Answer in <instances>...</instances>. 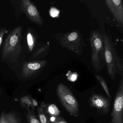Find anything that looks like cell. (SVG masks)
I'll use <instances>...</instances> for the list:
<instances>
[{
  "instance_id": "cell-1",
  "label": "cell",
  "mask_w": 123,
  "mask_h": 123,
  "mask_svg": "<svg viewBox=\"0 0 123 123\" xmlns=\"http://www.w3.org/2000/svg\"><path fill=\"white\" fill-rule=\"evenodd\" d=\"M22 27H16L10 33L5 42L2 51V59L11 63L17 62L22 50L21 39Z\"/></svg>"
},
{
  "instance_id": "cell-2",
  "label": "cell",
  "mask_w": 123,
  "mask_h": 123,
  "mask_svg": "<svg viewBox=\"0 0 123 123\" xmlns=\"http://www.w3.org/2000/svg\"><path fill=\"white\" fill-rule=\"evenodd\" d=\"M104 46L105 62L111 79L114 80L117 74L122 77L123 65L122 60L118 54L112 41L106 34L103 35Z\"/></svg>"
},
{
  "instance_id": "cell-3",
  "label": "cell",
  "mask_w": 123,
  "mask_h": 123,
  "mask_svg": "<svg viewBox=\"0 0 123 123\" xmlns=\"http://www.w3.org/2000/svg\"><path fill=\"white\" fill-rule=\"evenodd\" d=\"M91 48V62L96 73L99 72L105 64L104 46L103 35L97 31H93L90 36Z\"/></svg>"
},
{
  "instance_id": "cell-4",
  "label": "cell",
  "mask_w": 123,
  "mask_h": 123,
  "mask_svg": "<svg viewBox=\"0 0 123 123\" xmlns=\"http://www.w3.org/2000/svg\"><path fill=\"white\" fill-rule=\"evenodd\" d=\"M57 36V41L62 47L76 55H80L82 54L85 43L79 31L74 30L65 33L59 34Z\"/></svg>"
},
{
  "instance_id": "cell-5",
  "label": "cell",
  "mask_w": 123,
  "mask_h": 123,
  "mask_svg": "<svg viewBox=\"0 0 123 123\" xmlns=\"http://www.w3.org/2000/svg\"><path fill=\"white\" fill-rule=\"evenodd\" d=\"M57 93L60 102L69 113L73 116H78V101L70 89L64 84L60 83L57 88Z\"/></svg>"
},
{
  "instance_id": "cell-6",
  "label": "cell",
  "mask_w": 123,
  "mask_h": 123,
  "mask_svg": "<svg viewBox=\"0 0 123 123\" xmlns=\"http://www.w3.org/2000/svg\"><path fill=\"white\" fill-rule=\"evenodd\" d=\"M123 78L122 77L115 96L111 119L109 123H123Z\"/></svg>"
},
{
  "instance_id": "cell-7",
  "label": "cell",
  "mask_w": 123,
  "mask_h": 123,
  "mask_svg": "<svg viewBox=\"0 0 123 123\" xmlns=\"http://www.w3.org/2000/svg\"><path fill=\"white\" fill-rule=\"evenodd\" d=\"M21 9L31 21L39 25H42L44 21L36 6L29 0L21 1Z\"/></svg>"
},
{
  "instance_id": "cell-8",
  "label": "cell",
  "mask_w": 123,
  "mask_h": 123,
  "mask_svg": "<svg viewBox=\"0 0 123 123\" xmlns=\"http://www.w3.org/2000/svg\"><path fill=\"white\" fill-rule=\"evenodd\" d=\"M46 60L34 61L26 62L23 65L22 75L24 78H28L42 70L47 64Z\"/></svg>"
},
{
  "instance_id": "cell-9",
  "label": "cell",
  "mask_w": 123,
  "mask_h": 123,
  "mask_svg": "<svg viewBox=\"0 0 123 123\" xmlns=\"http://www.w3.org/2000/svg\"><path fill=\"white\" fill-rule=\"evenodd\" d=\"M106 5L117 22L123 27V6L122 0H106Z\"/></svg>"
},
{
  "instance_id": "cell-10",
  "label": "cell",
  "mask_w": 123,
  "mask_h": 123,
  "mask_svg": "<svg viewBox=\"0 0 123 123\" xmlns=\"http://www.w3.org/2000/svg\"><path fill=\"white\" fill-rule=\"evenodd\" d=\"M90 104L91 106L101 111L104 114H106L109 111L110 101L103 96L96 94L92 95L90 98Z\"/></svg>"
},
{
  "instance_id": "cell-11",
  "label": "cell",
  "mask_w": 123,
  "mask_h": 123,
  "mask_svg": "<svg viewBox=\"0 0 123 123\" xmlns=\"http://www.w3.org/2000/svg\"><path fill=\"white\" fill-rule=\"evenodd\" d=\"M0 123H20L18 117L11 112L3 111L0 116Z\"/></svg>"
},
{
  "instance_id": "cell-12",
  "label": "cell",
  "mask_w": 123,
  "mask_h": 123,
  "mask_svg": "<svg viewBox=\"0 0 123 123\" xmlns=\"http://www.w3.org/2000/svg\"><path fill=\"white\" fill-rule=\"evenodd\" d=\"M27 42L29 49L31 51H32L35 46L36 40L35 36L31 29H28L27 34Z\"/></svg>"
},
{
  "instance_id": "cell-13",
  "label": "cell",
  "mask_w": 123,
  "mask_h": 123,
  "mask_svg": "<svg viewBox=\"0 0 123 123\" xmlns=\"http://www.w3.org/2000/svg\"><path fill=\"white\" fill-rule=\"evenodd\" d=\"M49 43L44 44L43 46L41 47L38 49L33 54L34 57H41L44 56L47 54L49 49Z\"/></svg>"
},
{
  "instance_id": "cell-14",
  "label": "cell",
  "mask_w": 123,
  "mask_h": 123,
  "mask_svg": "<svg viewBox=\"0 0 123 123\" xmlns=\"http://www.w3.org/2000/svg\"><path fill=\"white\" fill-rule=\"evenodd\" d=\"M38 116L41 123H49V117L42 108L39 107L38 109Z\"/></svg>"
},
{
  "instance_id": "cell-15",
  "label": "cell",
  "mask_w": 123,
  "mask_h": 123,
  "mask_svg": "<svg viewBox=\"0 0 123 123\" xmlns=\"http://www.w3.org/2000/svg\"><path fill=\"white\" fill-rule=\"evenodd\" d=\"M96 77L99 82L100 83L101 85L102 86V88L104 90L107 96L110 99H111V95L109 92V90L107 86L105 81L103 77L102 76L98 75H96Z\"/></svg>"
},
{
  "instance_id": "cell-16",
  "label": "cell",
  "mask_w": 123,
  "mask_h": 123,
  "mask_svg": "<svg viewBox=\"0 0 123 123\" xmlns=\"http://www.w3.org/2000/svg\"><path fill=\"white\" fill-rule=\"evenodd\" d=\"M28 112L27 118L29 123H41L30 110L28 109Z\"/></svg>"
},
{
  "instance_id": "cell-17",
  "label": "cell",
  "mask_w": 123,
  "mask_h": 123,
  "mask_svg": "<svg viewBox=\"0 0 123 123\" xmlns=\"http://www.w3.org/2000/svg\"><path fill=\"white\" fill-rule=\"evenodd\" d=\"M67 79L70 82H74L77 80L78 74L76 72H72L71 71H68L66 74Z\"/></svg>"
},
{
  "instance_id": "cell-18",
  "label": "cell",
  "mask_w": 123,
  "mask_h": 123,
  "mask_svg": "<svg viewBox=\"0 0 123 123\" xmlns=\"http://www.w3.org/2000/svg\"><path fill=\"white\" fill-rule=\"evenodd\" d=\"M50 16L53 18H57L59 16L60 11L59 10L55 7L51 8L49 11Z\"/></svg>"
},
{
  "instance_id": "cell-19",
  "label": "cell",
  "mask_w": 123,
  "mask_h": 123,
  "mask_svg": "<svg viewBox=\"0 0 123 123\" xmlns=\"http://www.w3.org/2000/svg\"><path fill=\"white\" fill-rule=\"evenodd\" d=\"M5 32V29L4 28H2L0 29V47L2 43Z\"/></svg>"
},
{
  "instance_id": "cell-20",
  "label": "cell",
  "mask_w": 123,
  "mask_h": 123,
  "mask_svg": "<svg viewBox=\"0 0 123 123\" xmlns=\"http://www.w3.org/2000/svg\"><path fill=\"white\" fill-rule=\"evenodd\" d=\"M59 123H68L63 118H62L61 119H60V121H59Z\"/></svg>"
},
{
  "instance_id": "cell-21",
  "label": "cell",
  "mask_w": 123,
  "mask_h": 123,
  "mask_svg": "<svg viewBox=\"0 0 123 123\" xmlns=\"http://www.w3.org/2000/svg\"><path fill=\"white\" fill-rule=\"evenodd\" d=\"M33 102L34 105V106H37L38 103H37V102L35 100H33Z\"/></svg>"
}]
</instances>
